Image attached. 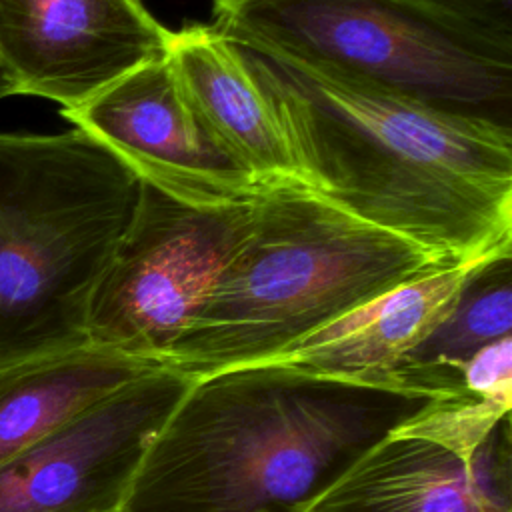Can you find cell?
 Returning <instances> with one entry per match:
<instances>
[{"mask_svg":"<svg viewBox=\"0 0 512 512\" xmlns=\"http://www.w3.org/2000/svg\"><path fill=\"white\" fill-rule=\"evenodd\" d=\"M166 56L202 126L262 190L304 184L280 120L234 42L210 24H186L168 32Z\"/></svg>","mask_w":512,"mask_h":512,"instance_id":"11","label":"cell"},{"mask_svg":"<svg viewBox=\"0 0 512 512\" xmlns=\"http://www.w3.org/2000/svg\"><path fill=\"white\" fill-rule=\"evenodd\" d=\"M62 116L142 182L180 202L214 208L250 202L262 192L202 126L168 56L134 68Z\"/></svg>","mask_w":512,"mask_h":512,"instance_id":"8","label":"cell"},{"mask_svg":"<svg viewBox=\"0 0 512 512\" xmlns=\"http://www.w3.org/2000/svg\"><path fill=\"white\" fill-rule=\"evenodd\" d=\"M12 94H16V90H14L12 82L8 80V76L4 74V70H2V66H0V98L12 96Z\"/></svg>","mask_w":512,"mask_h":512,"instance_id":"17","label":"cell"},{"mask_svg":"<svg viewBox=\"0 0 512 512\" xmlns=\"http://www.w3.org/2000/svg\"><path fill=\"white\" fill-rule=\"evenodd\" d=\"M444 260L304 184L254 198L248 234L164 366L200 378L274 360L304 336Z\"/></svg>","mask_w":512,"mask_h":512,"instance_id":"3","label":"cell"},{"mask_svg":"<svg viewBox=\"0 0 512 512\" xmlns=\"http://www.w3.org/2000/svg\"><path fill=\"white\" fill-rule=\"evenodd\" d=\"M462 390L512 410V336L486 344L462 366Z\"/></svg>","mask_w":512,"mask_h":512,"instance_id":"15","label":"cell"},{"mask_svg":"<svg viewBox=\"0 0 512 512\" xmlns=\"http://www.w3.org/2000/svg\"><path fill=\"white\" fill-rule=\"evenodd\" d=\"M306 512H512V414L470 456L396 430Z\"/></svg>","mask_w":512,"mask_h":512,"instance_id":"10","label":"cell"},{"mask_svg":"<svg viewBox=\"0 0 512 512\" xmlns=\"http://www.w3.org/2000/svg\"><path fill=\"white\" fill-rule=\"evenodd\" d=\"M192 378L156 366L0 466V512H120Z\"/></svg>","mask_w":512,"mask_h":512,"instance_id":"7","label":"cell"},{"mask_svg":"<svg viewBox=\"0 0 512 512\" xmlns=\"http://www.w3.org/2000/svg\"><path fill=\"white\" fill-rule=\"evenodd\" d=\"M504 336H512V248L474 264L446 318L392 368L386 386L452 396L462 390V366Z\"/></svg>","mask_w":512,"mask_h":512,"instance_id":"14","label":"cell"},{"mask_svg":"<svg viewBox=\"0 0 512 512\" xmlns=\"http://www.w3.org/2000/svg\"><path fill=\"white\" fill-rule=\"evenodd\" d=\"M432 400L278 360L192 378L120 512H306Z\"/></svg>","mask_w":512,"mask_h":512,"instance_id":"2","label":"cell"},{"mask_svg":"<svg viewBox=\"0 0 512 512\" xmlns=\"http://www.w3.org/2000/svg\"><path fill=\"white\" fill-rule=\"evenodd\" d=\"M236 48L312 192L450 262L512 248L510 130Z\"/></svg>","mask_w":512,"mask_h":512,"instance_id":"1","label":"cell"},{"mask_svg":"<svg viewBox=\"0 0 512 512\" xmlns=\"http://www.w3.org/2000/svg\"><path fill=\"white\" fill-rule=\"evenodd\" d=\"M480 260L444 264L406 280L304 336L274 360L316 376L386 386L392 368L446 318Z\"/></svg>","mask_w":512,"mask_h":512,"instance_id":"12","label":"cell"},{"mask_svg":"<svg viewBox=\"0 0 512 512\" xmlns=\"http://www.w3.org/2000/svg\"><path fill=\"white\" fill-rule=\"evenodd\" d=\"M512 46V0H406Z\"/></svg>","mask_w":512,"mask_h":512,"instance_id":"16","label":"cell"},{"mask_svg":"<svg viewBox=\"0 0 512 512\" xmlns=\"http://www.w3.org/2000/svg\"><path fill=\"white\" fill-rule=\"evenodd\" d=\"M254 200L192 206L140 180L134 212L88 310V344L160 362L214 288Z\"/></svg>","mask_w":512,"mask_h":512,"instance_id":"6","label":"cell"},{"mask_svg":"<svg viewBox=\"0 0 512 512\" xmlns=\"http://www.w3.org/2000/svg\"><path fill=\"white\" fill-rule=\"evenodd\" d=\"M230 42L512 132V46L406 0H214Z\"/></svg>","mask_w":512,"mask_h":512,"instance_id":"5","label":"cell"},{"mask_svg":"<svg viewBox=\"0 0 512 512\" xmlns=\"http://www.w3.org/2000/svg\"><path fill=\"white\" fill-rule=\"evenodd\" d=\"M114 350L84 346L0 368V466L150 368Z\"/></svg>","mask_w":512,"mask_h":512,"instance_id":"13","label":"cell"},{"mask_svg":"<svg viewBox=\"0 0 512 512\" xmlns=\"http://www.w3.org/2000/svg\"><path fill=\"white\" fill-rule=\"evenodd\" d=\"M140 178L80 128L0 132V368L88 346Z\"/></svg>","mask_w":512,"mask_h":512,"instance_id":"4","label":"cell"},{"mask_svg":"<svg viewBox=\"0 0 512 512\" xmlns=\"http://www.w3.org/2000/svg\"><path fill=\"white\" fill-rule=\"evenodd\" d=\"M142 0H0V66L16 94L80 106L168 48Z\"/></svg>","mask_w":512,"mask_h":512,"instance_id":"9","label":"cell"}]
</instances>
